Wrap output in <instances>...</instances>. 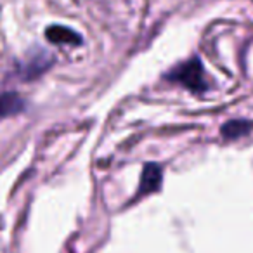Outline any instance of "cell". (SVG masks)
<instances>
[{
    "label": "cell",
    "instance_id": "6da1fadb",
    "mask_svg": "<svg viewBox=\"0 0 253 253\" xmlns=\"http://www.w3.org/2000/svg\"><path fill=\"white\" fill-rule=\"evenodd\" d=\"M170 78L180 82V84H184L189 88H196V90H201L207 85L203 80V70H201V64L198 59H193L191 63L179 66L177 71H173L170 75Z\"/></svg>",
    "mask_w": 253,
    "mask_h": 253
},
{
    "label": "cell",
    "instance_id": "7a4b0ae2",
    "mask_svg": "<svg viewBox=\"0 0 253 253\" xmlns=\"http://www.w3.org/2000/svg\"><path fill=\"white\" fill-rule=\"evenodd\" d=\"M23 108H25V102L18 94H12V92L0 94V118L16 115V113L23 111Z\"/></svg>",
    "mask_w": 253,
    "mask_h": 253
},
{
    "label": "cell",
    "instance_id": "3957f363",
    "mask_svg": "<svg viewBox=\"0 0 253 253\" xmlns=\"http://www.w3.org/2000/svg\"><path fill=\"white\" fill-rule=\"evenodd\" d=\"M47 39L52 43H80V37L70 28L64 26H52L47 30Z\"/></svg>",
    "mask_w": 253,
    "mask_h": 253
},
{
    "label": "cell",
    "instance_id": "277c9868",
    "mask_svg": "<svg viewBox=\"0 0 253 253\" xmlns=\"http://www.w3.org/2000/svg\"><path fill=\"white\" fill-rule=\"evenodd\" d=\"M160 182H162V172L156 165H148L142 173L141 180V193H151V191L158 189Z\"/></svg>",
    "mask_w": 253,
    "mask_h": 253
},
{
    "label": "cell",
    "instance_id": "5b68a950",
    "mask_svg": "<svg viewBox=\"0 0 253 253\" xmlns=\"http://www.w3.org/2000/svg\"><path fill=\"white\" fill-rule=\"evenodd\" d=\"M250 128V123H245V122H231L229 125H225L222 128V134L227 135V137H238V135H243L246 134Z\"/></svg>",
    "mask_w": 253,
    "mask_h": 253
}]
</instances>
